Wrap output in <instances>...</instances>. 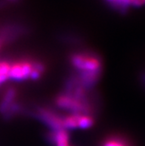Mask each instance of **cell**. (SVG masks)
I'll return each instance as SVG.
<instances>
[{
    "instance_id": "cell-1",
    "label": "cell",
    "mask_w": 145,
    "mask_h": 146,
    "mask_svg": "<svg viewBox=\"0 0 145 146\" xmlns=\"http://www.w3.org/2000/svg\"><path fill=\"white\" fill-rule=\"evenodd\" d=\"M72 66L77 70L75 77L83 86L90 88L99 80L101 73V62L99 57L89 52H77L70 57Z\"/></svg>"
},
{
    "instance_id": "cell-2",
    "label": "cell",
    "mask_w": 145,
    "mask_h": 146,
    "mask_svg": "<svg viewBox=\"0 0 145 146\" xmlns=\"http://www.w3.org/2000/svg\"><path fill=\"white\" fill-rule=\"evenodd\" d=\"M44 70L42 62L28 59H21L11 64L9 80L13 81L36 80L41 77Z\"/></svg>"
},
{
    "instance_id": "cell-3",
    "label": "cell",
    "mask_w": 145,
    "mask_h": 146,
    "mask_svg": "<svg viewBox=\"0 0 145 146\" xmlns=\"http://www.w3.org/2000/svg\"><path fill=\"white\" fill-rule=\"evenodd\" d=\"M17 91L14 88H8L0 102V113L5 119H9L19 112V105L16 102Z\"/></svg>"
},
{
    "instance_id": "cell-4",
    "label": "cell",
    "mask_w": 145,
    "mask_h": 146,
    "mask_svg": "<svg viewBox=\"0 0 145 146\" xmlns=\"http://www.w3.org/2000/svg\"><path fill=\"white\" fill-rule=\"evenodd\" d=\"M38 117L41 120L48 125L53 131L64 129L63 127V117H61L52 110L47 108H40L38 110ZM65 130V129H64Z\"/></svg>"
},
{
    "instance_id": "cell-5",
    "label": "cell",
    "mask_w": 145,
    "mask_h": 146,
    "mask_svg": "<svg viewBox=\"0 0 145 146\" xmlns=\"http://www.w3.org/2000/svg\"><path fill=\"white\" fill-rule=\"evenodd\" d=\"M50 139H52L56 146H69V134L66 130L59 129L53 131L50 134Z\"/></svg>"
},
{
    "instance_id": "cell-6",
    "label": "cell",
    "mask_w": 145,
    "mask_h": 146,
    "mask_svg": "<svg viewBox=\"0 0 145 146\" xmlns=\"http://www.w3.org/2000/svg\"><path fill=\"white\" fill-rule=\"evenodd\" d=\"M11 64L5 60L0 61V85L9 80V73Z\"/></svg>"
},
{
    "instance_id": "cell-7",
    "label": "cell",
    "mask_w": 145,
    "mask_h": 146,
    "mask_svg": "<svg viewBox=\"0 0 145 146\" xmlns=\"http://www.w3.org/2000/svg\"><path fill=\"white\" fill-rule=\"evenodd\" d=\"M103 146H129L125 140L119 137H111L105 141Z\"/></svg>"
},
{
    "instance_id": "cell-8",
    "label": "cell",
    "mask_w": 145,
    "mask_h": 146,
    "mask_svg": "<svg viewBox=\"0 0 145 146\" xmlns=\"http://www.w3.org/2000/svg\"><path fill=\"white\" fill-rule=\"evenodd\" d=\"M118 5L122 7H127L130 5H131L130 0H114Z\"/></svg>"
},
{
    "instance_id": "cell-9",
    "label": "cell",
    "mask_w": 145,
    "mask_h": 146,
    "mask_svg": "<svg viewBox=\"0 0 145 146\" xmlns=\"http://www.w3.org/2000/svg\"><path fill=\"white\" fill-rule=\"evenodd\" d=\"M131 5L133 6H140L144 3V0H130Z\"/></svg>"
},
{
    "instance_id": "cell-10",
    "label": "cell",
    "mask_w": 145,
    "mask_h": 146,
    "mask_svg": "<svg viewBox=\"0 0 145 146\" xmlns=\"http://www.w3.org/2000/svg\"><path fill=\"white\" fill-rule=\"evenodd\" d=\"M144 2H145V0H144Z\"/></svg>"
},
{
    "instance_id": "cell-11",
    "label": "cell",
    "mask_w": 145,
    "mask_h": 146,
    "mask_svg": "<svg viewBox=\"0 0 145 146\" xmlns=\"http://www.w3.org/2000/svg\"><path fill=\"white\" fill-rule=\"evenodd\" d=\"M11 1H14V0H11Z\"/></svg>"
}]
</instances>
